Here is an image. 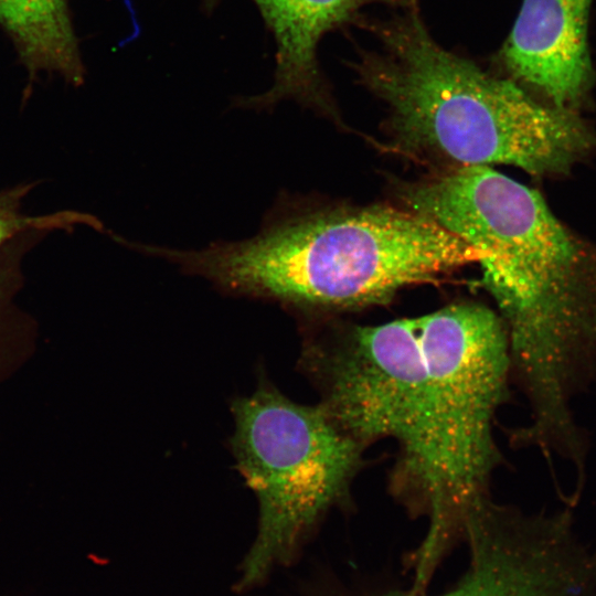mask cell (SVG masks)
Returning <instances> with one entry per match:
<instances>
[{"instance_id": "6da1fadb", "label": "cell", "mask_w": 596, "mask_h": 596, "mask_svg": "<svg viewBox=\"0 0 596 596\" xmlns=\"http://www.w3.org/2000/svg\"><path fill=\"white\" fill-rule=\"evenodd\" d=\"M302 364L354 441L397 444L390 490L427 520L412 563L414 587L425 589L502 461L494 421L512 380L502 320L482 304L456 302L333 331L306 344Z\"/></svg>"}, {"instance_id": "3957f363", "label": "cell", "mask_w": 596, "mask_h": 596, "mask_svg": "<svg viewBox=\"0 0 596 596\" xmlns=\"http://www.w3.org/2000/svg\"><path fill=\"white\" fill-rule=\"evenodd\" d=\"M482 255L408 207L300 211L281 203L252 238L160 251L224 290L321 311L382 305Z\"/></svg>"}, {"instance_id": "7a4b0ae2", "label": "cell", "mask_w": 596, "mask_h": 596, "mask_svg": "<svg viewBox=\"0 0 596 596\" xmlns=\"http://www.w3.org/2000/svg\"><path fill=\"white\" fill-rule=\"evenodd\" d=\"M401 198L483 252L482 284L530 407V423L513 441L547 458L581 457L589 441L572 402L596 380V301L581 281L573 237L538 191L490 167H457L405 185Z\"/></svg>"}, {"instance_id": "ba28073f", "label": "cell", "mask_w": 596, "mask_h": 596, "mask_svg": "<svg viewBox=\"0 0 596 596\" xmlns=\"http://www.w3.org/2000/svg\"><path fill=\"white\" fill-rule=\"evenodd\" d=\"M464 541L470 551L468 570L440 596H534L531 565L546 541L535 517L488 498L468 515Z\"/></svg>"}, {"instance_id": "5b68a950", "label": "cell", "mask_w": 596, "mask_h": 596, "mask_svg": "<svg viewBox=\"0 0 596 596\" xmlns=\"http://www.w3.org/2000/svg\"><path fill=\"white\" fill-rule=\"evenodd\" d=\"M233 409V449L259 503L257 534L234 584L244 593L289 566L321 518L347 503L365 449L320 404H297L269 387Z\"/></svg>"}, {"instance_id": "277c9868", "label": "cell", "mask_w": 596, "mask_h": 596, "mask_svg": "<svg viewBox=\"0 0 596 596\" xmlns=\"http://www.w3.org/2000/svg\"><path fill=\"white\" fill-rule=\"evenodd\" d=\"M377 26L379 50L355 63L362 84L389 107L396 141L457 167L509 164L541 175L567 169L589 146L582 121L546 106L440 46L416 0Z\"/></svg>"}, {"instance_id": "9c48e42d", "label": "cell", "mask_w": 596, "mask_h": 596, "mask_svg": "<svg viewBox=\"0 0 596 596\" xmlns=\"http://www.w3.org/2000/svg\"><path fill=\"white\" fill-rule=\"evenodd\" d=\"M0 26L30 75L55 73L73 85L84 79L68 0H0Z\"/></svg>"}, {"instance_id": "8992f818", "label": "cell", "mask_w": 596, "mask_h": 596, "mask_svg": "<svg viewBox=\"0 0 596 596\" xmlns=\"http://www.w3.org/2000/svg\"><path fill=\"white\" fill-rule=\"evenodd\" d=\"M593 0H523L500 58L518 81L554 106L567 108L587 91L592 63L587 44Z\"/></svg>"}, {"instance_id": "8fae6325", "label": "cell", "mask_w": 596, "mask_h": 596, "mask_svg": "<svg viewBox=\"0 0 596 596\" xmlns=\"http://www.w3.org/2000/svg\"><path fill=\"white\" fill-rule=\"evenodd\" d=\"M23 284L21 268L12 260L0 259V323L11 310L13 297Z\"/></svg>"}, {"instance_id": "30bf717a", "label": "cell", "mask_w": 596, "mask_h": 596, "mask_svg": "<svg viewBox=\"0 0 596 596\" xmlns=\"http://www.w3.org/2000/svg\"><path fill=\"white\" fill-rule=\"evenodd\" d=\"M34 184H19L0 191V252L13 238L29 231L50 232L73 230L85 224L100 230L102 223L94 216L73 211H62L45 215H26L22 212V201Z\"/></svg>"}, {"instance_id": "52a82bcc", "label": "cell", "mask_w": 596, "mask_h": 596, "mask_svg": "<svg viewBox=\"0 0 596 596\" xmlns=\"http://www.w3.org/2000/svg\"><path fill=\"white\" fill-rule=\"evenodd\" d=\"M212 10L220 0H202ZM276 43L273 85L265 93L241 97L237 105L265 109L291 99L336 117L318 62V44L329 31L351 20L362 7L382 0H252ZM387 1V0H386Z\"/></svg>"}]
</instances>
